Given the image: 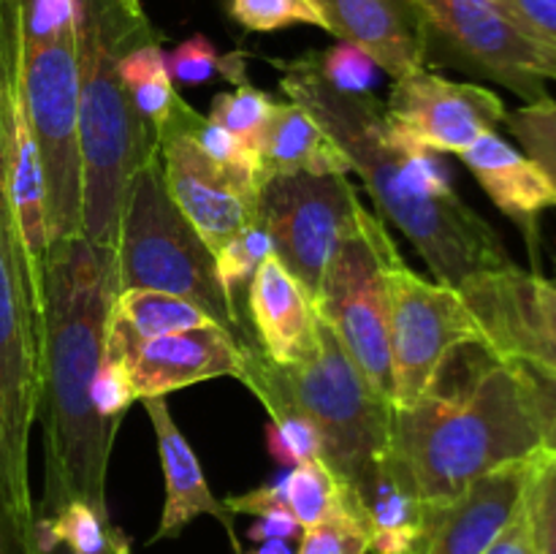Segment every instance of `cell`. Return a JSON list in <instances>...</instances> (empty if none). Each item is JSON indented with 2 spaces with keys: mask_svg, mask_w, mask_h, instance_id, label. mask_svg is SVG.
Instances as JSON below:
<instances>
[{
  "mask_svg": "<svg viewBox=\"0 0 556 554\" xmlns=\"http://www.w3.org/2000/svg\"><path fill=\"white\" fill-rule=\"evenodd\" d=\"M117 293L114 250L96 248L85 237L49 244L38 329L43 494L36 516H52L71 500L109 511L106 473L117 424L98 416L90 389Z\"/></svg>",
  "mask_w": 556,
  "mask_h": 554,
  "instance_id": "cell-1",
  "label": "cell"
},
{
  "mask_svg": "<svg viewBox=\"0 0 556 554\" xmlns=\"http://www.w3.org/2000/svg\"><path fill=\"white\" fill-rule=\"evenodd\" d=\"M275 65L288 101L309 112L337 141L364 179L380 221L394 223L416 244L440 282L459 288L481 272L514 264L497 231L459 199L438 152L407 144L372 92L334 90L320 76L315 54L275 60Z\"/></svg>",
  "mask_w": 556,
  "mask_h": 554,
  "instance_id": "cell-2",
  "label": "cell"
},
{
  "mask_svg": "<svg viewBox=\"0 0 556 554\" xmlns=\"http://www.w3.org/2000/svg\"><path fill=\"white\" fill-rule=\"evenodd\" d=\"M541 438L514 367L476 348L462 383L443 380L418 402L394 407L389 459L405 473L429 511L454 503L472 481L530 459Z\"/></svg>",
  "mask_w": 556,
  "mask_h": 554,
  "instance_id": "cell-3",
  "label": "cell"
},
{
  "mask_svg": "<svg viewBox=\"0 0 556 554\" xmlns=\"http://www.w3.org/2000/svg\"><path fill=\"white\" fill-rule=\"evenodd\" d=\"M144 41H155L150 22L128 16L117 0H87L79 49L81 237L114 253L130 179L161 150L117 71L119 58Z\"/></svg>",
  "mask_w": 556,
  "mask_h": 554,
  "instance_id": "cell-4",
  "label": "cell"
},
{
  "mask_svg": "<svg viewBox=\"0 0 556 554\" xmlns=\"http://www.w3.org/2000/svg\"><path fill=\"white\" fill-rule=\"evenodd\" d=\"M117 280L119 291L147 288L188 299L237 340H255L217 277L212 250L168 196L161 150L130 179L119 221Z\"/></svg>",
  "mask_w": 556,
  "mask_h": 554,
  "instance_id": "cell-5",
  "label": "cell"
},
{
  "mask_svg": "<svg viewBox=\"0 0 556 554\" xmlns=\"http://www.w3.org/2000/svg\"><path fill=\"white\" fill-rule=\"evenodd\" d=\"M269 373L288 400L315 424L320 459L358 505V492L389 459L394 405L364 378L320 318L315 351L296 364L269 358Z\"/></svg>",
  "mask_w": 556,
  "mask_h": 554,
  "instance_id": "cell-6",
  "label": "cell"
},
{
  "mask_svg": "<svg viewBox=\"0 0 556 554\" xmlns=\"http://www.w3.org/2000/svg\"><path fill=\"white\" fill-rule=\"evenodd\" d=\"M81 27L49 43H25L22 49L27 117H30L33 139H36L43 168V185H47L49 244L81 237Z\"/></svg>",
  "mask_w": 556,
  "mask_h": 554,
  "instance_id": "cell-7",
  "label": "cell"
},
{
  "mask_svg": "<svg viewBox=\"0 0 556 554\" xmlns=\"http://www.w3.org/2000/svg\"><path fill=\"white\" fill-rule=\"evenodd\" d=\"M402 255L383 221L364 212L356 231L334 250L313 304L364 378L394 405L389 345V272Z\"/></svg>",
  "mask_w": 556,
  "mask_h": 554,
  "instance_id": "cell-8",
  "label": "cell"
},
{
  "mask_svg": "<svg viewBox=\"0 0 556 554\" xmlns=\"http://www.w3.org/2000/svg\"><path fill=\"white\" fill-rule=\"evenodd\" d=\"M348 174H271L261 182L255 223L269 234L271 255L315 299L334 250L358 228L364 215Z\"/></svg>",
  "mask_w": 556,
  "mask_h": 554,
  "instance_id": "cell-9",
  "label": "cell"
},
{
  "mask_svg": "<svg viewBox=\"0 0 556 554\" xmlns=\"http://www.w3.org/2000/svg\"><path fill=\"white\" fill-rule=\"evenodd\" d=\"M389 345L394 407L421 400L459 348L481 345V329L459 288L427 280L405 261L389 272Z\"/></svg>",
  "mask_w": 556,
  "mask_h": 554,
  "instance_id": "cell-10",
  "label": "cell"
},
{
  "mask_svg": "<svg viewBox=\"0 0 556 554\" xmlns=\"http://www.w3.org/2000/svg\"><path fill=\"white\" fill-rule=\"evenodd\" d=\"M429 36L525 103L556 81V49L527 30L503 0H416Z\"/></svg>",
  "mask_w": 556,
  "mask_h": 554,
  "instance_id": "cell-11",
  "label": "cell"
},
{
  "mask_svg": "<svg viewBox=\"0 0 556 554\" xmlns=\"http://www.w3.org/2000/svg\"><path fill=\"white\" fill-rule=\"evenodd\" d=\"M38 411V326L14 253L0 237V481L36 511L30 432Z\"/></svg>",
  "mask_w": 556,
  "mask_h": 554,
  "instance_id": "cell-12",
  "label": "cell"
},
{
  "mask_svg": "<svg viewBox=\"0 0 556 554\" xmlns=\"http://www.w3.org/2000/svg\"><path fill=\"white\" fill-rule=\"evenodd\" d=\"M481 348L503 362H532L556 373V282L510 264L459 286Z\"/></svg>",
  "mask_w": 556,
  "mask_h": 554,
  "instance_id": "cell-13",
  "label": "cell"
},
{
  "mask_svg": "<svg viewBox=\"0 0 556 554\" xmlns=\"http://www.w3.org/2000/svg\"><path fill=\"white\" fill-rule=\"evenodd\" d=\"M386 112L407 144L456 155L508 117L494 90L472 81H451L429 68L394 79Z\"/></svg>",
  "mask_w": 556,
  "mask_h": 554,
  "instance_id": "cell-14",
  "label": "cell"
},
{
  "mask_svg": "<svg viewBox=\"0 0 556 554\" xmlns=\"http://www.w3.org/2000/svg\"><path fill=\"white\" fill-rule=\"evenodd\" d=\"M106 348L125 362L136 400L166 396L212 378L242 375L244 342L217 324L139 340L117 313L109 315Z\"/></svg>",
  "mask_w": 556,
  "mask_h": 554,
  "instance_id": "cell-15",
  "label": "cell"
},
{
  "mask_svg": "<svg viewBox=\"0 0 556 554\" xmlns=\"http://www.w3.org/2000/svg\"><path fill=\"white\" fill-rule=\"evenodd\" d=\"M190 106L182 101L161 134L163 179L177 210L199 231L212 255L248 223L255 221V201L215 161L201 152L185 128Z\"/></svg>",
  "mask_w": 556,
  "mask_h": 554,
  "instance_id": "cell-16",
  "label": "cell"
},
{
  "mask_svg": "<svg viewBox=\"0 0 556 554\" xmlns=\"http://www.w3.org/2000/svg\"><path fill=\"white\" fill-rule=\"evenodd\" d=\"M326 30L364 49L391 79L427 68L429 33L416 0H309Z\"/></svg>",
  "mask_w": 556,
  "mask_h": 554,
  "instance_id": "cell-17",
  "label": "cell"
},
{
  "mask_svg": "<svg viewBox=\"0 0 556 554\" xmlns=\"http://www.w3.org/2000/svg\"><path fill=\"white\" fill-rule=\"evenodd\" d=\"M525 462H510L472 481L454 503L429 511L424 554H483L521 508Z\"/></svg>",
  "mask_w": 556,
  "mask_h": 554,
  "instance_id": "cell-18",
  "label": "cell"
},
{
  "mask_svg": "<svg viewBox=\"0 0 556 554\" xmlns=\"http://www.w3.org/2000/svg\"><path fill=\"white\" fill-rule=\"evenodd\" d=\"M462 161L478 179L492 204L521 228L538 272V231L541 215L556 206V185L530 155L505 141L497 130L483 134L462 152Z\"/></svg>",
  "mask_w": 556,
  "mask_h": 554,
  "instance_id": "cell-19",
  "label": "cell"
},
{
  "mask_svg": "<svg viewBox=\"0 0 556 554\" xmlns=\"http://www.w3.org/2000/svg\"><path fill=\"white\" fill-rule=\"evenodd\" d=\"M144 411L152 429H155L157 456H161L163 481H166V503H163L161 521H157V530L150 543L179 536L199 516H212L226 530L233 554L242 552L237 530H233V514L212 494L204 470H201L199 456L190 449L185 435L179 432L177 421H174L172 411L166 405V396H147Z\"/></svg>",
  "mask_w": 556,
  "mask_h": 554,
  "instance_id": "cell-20",
  "label": "cell"
},
{
  "mask_svg": "<svg viewBox=\"0 0 556 554\" xmlns=\"http://www.w3.org/2000/svg\"><path fill=\"white\" fill-rule=\"evenodd\" d=\"M244 302L261 351L271 362L296 364L315 351L318 313L313 299L275 255L258 266Z\"/></svg>",
  "mask_w": 556,
  "mask_h": 554,
  "instance_id": "cell-21",
  "label": "cell"
},
{
  "mask_svg": "<svg viewBox=\"0 0 556 554\" xmlns=\"http://www.w3.org/2000/svg\"><path fill=\"white\" fill-rule=\"evenodd\" d=\"M358 508L372 536V554H424L429 508L391 459L358 492Z\"/></svg>",
  "mask_w": 556,
  "mask_h": 554,
  "instance_id": "cell-22",
  "label": "cell"
},
{
  "mask_svg": "<svg viewBox=\"0 0 556 554\" xmlns=\"http://www.w3.org/2000/svg\"><path fill=\"white\" fill-rule=\"evenodd\" d=\"M348 174L345 152L293 101H275L261 144V182L271 174Z\"/></svg>",
  "mask_w": 556,
  "mask_h": 554,
  "instance_id": "cell-23",
  "label": "cell"
},
{
  "mask_svg": "<svg viewBox=\"0 0 556 554\" xmlns=\"http://www.w3.org/2000/svg\"><path fill=\"white\" fill-rule=\"evenodd\" d=\"M117 71L119 79L128 87L130 98H134V106L139 109L141 117L152 125V130H155L157 136V144H161L163 128L172 123L177 109L182 106V98L174 90L166 52L161 49L157 38L155 41H144L130 47L128 52L119 58Z\"/></svg>",
  "mask_w": 556,
  "mask_h": 554,
  "instance_id": "cell-24",
  "label": "cell"
},
{
  "mask_svg": "<svg viewBox=\"0 0 556 554\" xmlns=\"http://www.w3.org/2000/svg\"><path fill=\"white\" fill-rule=\"evenodd\" d=\"M36 538L58 541L74 554H112L130 549V538L109 519V511L71 500L52 516H36Z\"/></svg>",
  "mask_w": 556,
  "mask_h": 554,
  "instance_id": "cell-25",
  "label": "cell"
},
{
  "mask_svg": "<svg viewBox=\"0 0 556 554\" xmlns=\"http://www.w3.org/2000/svg\"><path fill=\"white\" fill-rule=\"evenodd\" d=\"M114 313L128 324V329L139 340H152V337L177 335V331L215 324L199 304L172 297V293L147 291V288L119 291L114 299Z\"/></svg>",
  "mask_w": 556,
  "mask_h": 554,
  "instance_id": "cell-26",
  "label": "cell"
},
{
  "mask_svg": "<svg viewBox=\"0 0 556 554\" xmlns=\"http://www.w3.org/2000/svg\"><path fill=\"white\" fill-rule=\"evenodd\" d=\"M22 5L25 0H0V237L14 253L20 266V248H16L14 221L9 210V190H5V172H9V87L16 68L22 63ZM22 275V272H20Z\"/></svg>",
  "mask_w": 556,
  "mask_h": 554,
  "instance_id": "cell-27",
  "label": "cell"
},
{
  "mask_svg": "<svg viewBox=\"0 0 556 554\" xmlns=\"http://www.w3.org/2000/svg\"><path fill=\"white\" fill-rule=\"evenodd\" d=\"M288 511L296 516L302 530L320 525L340 511H356L364 516L324 459L302 462L288 470Z\"/></svg>",
  "mask_w": 556,
  "mask_h": 554,
  "instance_id": "cell-28",
  "label": "cell"
},
{
  "mask_svg": "<svg viewBox=\"0 0 556 554\" xmlns=\"http://www.w3.org/2000/svg\"><path fill=\"white\" fill-rule=\"evenodd\" d=\"M185 128L190 130V136L195 139V144L201 147L210 161H215L244 193H250L253 199H258L261 188V158L244 144L242 139L231 134V130L220 128V125L212 123L210 117H201L199 112L190 109L188 117H185Z\"/></svg>",
  "mask_w": 556,
  "mask_h": 554,
  "instance_id": "cell-29",
  "label": "cell"
},
{
  "mask_svg": "<svg viewBox=\"0 0 556 554\" xmlns=\"http://www.w3.org/2000/svg\"><path fill=\"white\" fill-rule=\"evenodd\" d=\"M525 516L535 554H556V454L538 449L527 465Z\"/></svg>",
  "mask_w": 556,
  "mask_h": 554,
  "instance_id": "cell-30",
  "label": "cell"
},
{
  "mask_svg": "<svg viewBox=\"0 0 556 554\" xmlns=\"http://www.w3.org/2000/svg\"><path fill=\"white\" fill-rule=\"evenodd\" d=\"M275 109V98L266 96L264 90H255L248 81L239 85L233 92H220L215 96L210 109V119L220 128L231 130L237 139H242L255 155L261 158V144H264L266 123Z\"/></svg>",
  "mask_w": 556,
  "mask_h": 554,
  "instance_id": "cell-31",
  "label": "cell"
},
{
  "mask_svg": "<svg viewBox=\"0 0 556 554\" xmlns=\"http://www.w3.org/2000/svg\"><path fill=\"white\" fill-rule=\"evenodd\" d=\"M168 60V74L179 85H204V81L223 76V79L233 81V85H244L248 74H244V54H220L212 47L210 38L193 36L188 41L179 43Z\"/></svg>",
  "mask_w": 556,
  "mask_h": 554,
  "instance_id": "cell-32",
  "label": "cell"
},
{
  "mask_svg": "<svg viewBox=\"0 0 556 554\" xmlns=\"http://www.w3.org/2000/svg\"><path fill=\"white\" fill-rule=\"evenodd\" d=\"M271 255V242L269 234L258 226V223H248L242 231L233 234L226 244L215 253V269L220 277L223 288L231 297V302H242V293L248 291L250 280L258 272V266L264 264Z\"/></svg>",
  "mask_w": 556,
  "mask_h": 554,
  "instance_id": "cell-33",
  "label": "cell"
},
{
  "mask_svg": "<svg viewBox=\"0 0 556 554\" xmlns=\"http://www.w3.org/2000/svg\"><path fill=\"white\" fill-rule=\"evenodd\" d=\"M505 125L525 155H530L556 185V98L546 96L535 103H525L516 112H508Z\"/></svg>",
  "mask_w": 556,
  "mask_h": 554,
  "instance_id": "cell-34",
  "label": "cell"
},
{
  "mask_svg": "<svg viewBox=\"0 0 556 554\" xmlns=\"http://www.w3.org/2000/svg\"><path fill=\"white\" fill-rule=\"evenodd\" d=\"M228 16L253 33L282 30L291 25L324 27V16L309 0H226Z\"/></svg>",
  "mask_w": 556,
  "mask_h": 554,
  "instance_id": "cell-35",
  "label": "cell"
},
{
  "mask_svg": "<svg viewBox=\"0 0 556 554\" xmlns=\"http://www.w3.org/2000/svg\"><path fill=\"white\" fill-rule=\"evenodd\" d=\"M541 438V449L556 454V373L532 362H508Z\"/></svg>",
  "mask_w": 556,
  "mask_h": 554,
  "instance_id": "cell-36",
  "label": "cell"
},
{
  "mask_svg": "<svg viewBox=\"0 0 556 554\" xmlns=\"http://www.w3.org/2000/svg\"><path fill=\"white\" fill-rule=\"evenodd\" d=\"M372 536L356 511H340L302 532L296 554H369Z\"/></svg>",
  "mask_w": 556,
  "mask_h": 554,
  "instance_id": "cell-37",
  "label": "cell"
},
{
  "mask_svg": "<svg viewBox=\"0 0 556 554\" xmlns=\"http://www.w3.org/2000/svg\"><path fill=\"white\" fill-rule=\"evenodd\" d=\"M315 58H318L320 76L334 90L348 92V96H367L378 79V63L364 49L348 41H340L329 52L315 54Z\"/></svg>",
  "mask_w": 556,
  "mask_h": 554,
  "instance_id": "cell-38",
  "label": "cell"
},
{
  "mask_svg": "<svg viewBox=\"0 0 556 554\" xmlns=\"http://www.w3.org/2000/svg\"><path fill=\"white\" fill-rule=\"evenodd\" d=\"M90 396L98 416L109 424H117V427L125 413H128V407L136 402V391L134 383H130L128 367L109 348H103V358L96 369V378H92Z\"/></svg>",
  "mask_w": 556,
  "mask_h": 554,
  "instance_id": "cell-39",
  "label": "cell"
},
{
  "mask_svg": "<svg viewBox=\"0 0 556 554\" xmlns=\"http://www.w3.org/2000/svg\"><path fill=\"white\" fill-rule=\"evenodd\" d=\"M0 554H38L36 511L22 508L3 481H0Z\"/></svg>",
  "mask_w": 556,
  "mask_h": 554,
  "instance_id": "cell-40",
  "label": "cell"
},
{
  "mask_svg": "<svg viewBox=\"0 0 556 554\" xmlns=\"http://www.w3.org/2000/svg\"><path fill=\"white\" fill-rule=\"evenodd\" d=\"M223 505H226L231 514H250V516H261L280 508L288 511V470L280 473L275 481L264 483V487L250 489V492L244 494H231Z\"/></svg>",
  "mask_w": 556,
  "mask_h": 554,
  "instance_id": "cell-41",
  "label": "cell"
},
{
  "mask_svg": "<svg viewBox=\"0 0 556 554\" xmlns=\"http://www.w3.org/2000/svg\"><path fill=\"white\" fill-rule=\"evenodd\" d=\"M516 20L556 49V0H503Z\"/></svg>",
  "mask_w": 556,
  "mask_h": 554,
  "instance_id": "cell-42",
  "label": "cell"
},
{
  "mask_svg": "<svg viewBox=\"0 0 556 554\" xmlns=\"http://www.w3.org/2000/svg\"><path fill=\"white\" fill-rule=\"evenodd\" d=\"M302 525L296 521V516L291 511H269V514H261L255 519V525H250L248 538L250 541H291V538H302Z\"/></svg>",
  "mask_w": 556,
  "mask_h": 554,
  "instance_id": "cell-43",
  "label": "cell"
},
{
  "mask_svg": "<svg viewBox=\"0 0 556 554\" xmlns=\"http://www.w3.org/2000/svg\"><path fill=\"white\" fill-rule=\"evenodd\" d=\"M483 554H535V543H532L530 525H527L525 505L516 511V516L508 521V527L494 538V543Z\"/></svg>",
  "mask_w": 556,
  "mask_h": 554,
  "instance_id": "cell-44",
  "label": "cell"
},
{
  "mask_svg": "<svg viewBox=\"0 0 556 554\" xmlns=\"http://www.w3.org/2000/svg\"><path fill=\"white\" fill-rule=\"evenodd\" d=\"M36 549L38 554H74L68 546H63V543L43 541V538H36ZM112 554H130V549H119V552H112Z\"/></svg>",
  "mask_w": 556,
  "mask_h": 554,
  "instance_id": "cell-45",
  "label": "cell"
},
{
  "mask_svg": "<svg viewBox=\"0 0 556 554\" xmlns=\"http://www.w3.org/2000/svg\"><path fill=\"white\" fill-rule=\"evenodd\" d=\"M239 554H293V549L288 541H264L258 549H250V552Z\"/></svg>",
  "mask_w": 556,
  "mask_h": 554,
  "instance_id": "cell-46",
  "label": "cell"
},
{
  "mask_svg": "<svg viewBox=\"0 0 556 554\" xmlns=\"http://www.w3.org/2000/svg\"><path fill=\"white\" fill-rule=\"evenodd\" d=\"M117 5L125 11V14L134 16V20H147L144 9H141V0H117Z\"/></svg>",
  "mask_w": 556,
  "mask_h": 554,
  "instance_id": "cell-47",
  "label": "cell"
}]
</instances>
